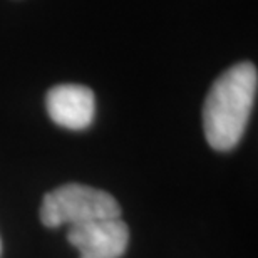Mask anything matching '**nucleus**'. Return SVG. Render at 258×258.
<instances>
[{"mask_svg": "<svg viewBox=\"0 0 258 258\" xmlns=\"http://www.w3.org/2000/svg\"><path fill=\"white\" fill-rule=\"evenodd\" d=\"M258 89V71L251 62L226 69L213 82L203 106L206 141L216 151H230L243 138Z\"/></svg>", "mask_w": 258, "mask_h": 258, "instance_id": "obj_1", "label": "nucleus"}, {"mask_svg": "<svg viewBox=\"0 0 258 258\" xmlns=\"http://www.w3.org/2000/svg\"><path fill=\"white\" fill-rule=\"evenodd\" d=\"M121 216L116 198L102 189L69 183L49 191L40 205V221L47 228L82 225L87 221Z\"/></svg>", "mask_w": 258, "mask_h": 258, "instance_id": "obj_2", "label": "nucleus"}, {"mask_svg": "<svg viewBox=\"0 0 258 258\" xmlns=\"http://www.w3.org/2000/svg\"><path fill=\"white\" fill-rule=\"evenodd\" d=\"M67 241L79 258H121L129 245V228L119 216L69 226Z\"/></svg>", "mask_w": 258, "mask_h": 258, "instance_id": "obj_3", "label": "nucleus"}, {"mask_svg": "<svg viewBox=\"0 0 258 258\" xmlns=\"http://www.w3.org/2000/svg\"><path fill=\"white\" fill-rule=\"evenodd\" d=\"M45 107L49 117L57 126L71 131H82L94 121V92L81 84H59L47 92Z\"/></svg>", "mask_w": 258, "mask_h": 258, "instance_id": "obj_4", "label": "nucleus"}]
</instances>
